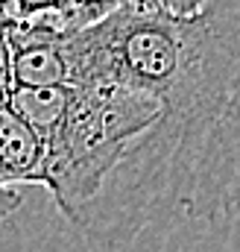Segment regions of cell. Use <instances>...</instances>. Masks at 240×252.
Wrapping results in <instances>:
<instances>
[{
	"label": "cell",
	"mask_w": 240,
	"mask_h": 252,
	"mask_svg": "<svg viewBox=\"0 0 240 252\" xmlns=\"http://www.w3.org/2000/svg\"><path fill=\"white\" fill-rule=\"evenodd\" d=\"M61 56L64 85L115 82L152 103L147 132L76 229L126 241L240 214V0H202L190 12L126 0L61 35Z\"/></svg>",
	"instance_id": "obj_1"
},
{
	"label": "cell",
	"mask_w": 240,
	"mask_h": 252,
	"mask_svg": "<svg viewBox=\"0 0 240 252\" xmlns=\"http://www.w3.org/2000/svg\"><path fill=\"white\" fill-rule=\"evenodd\" d=\"M44 147L32 126L12 103H0V188L21 190L24 185H41Z\"/></svg>",
	"instance_id": "obj_2"
},
{
	"label": "cell",
	"mask_w": 240,
	"mask_h": 252,
	"mask_svg": "<svg viewBox=\"0 0 240 252\" xmlns=\"http://www.w3.org/2000/svg\"><path fill=\"white\" fill-rule=\"evenodd\" d=\"M85 0H0L6 30H35L61 35V18L70 6Z\"/></svg>",
	"instance_id": "obj_3"
},
{
	"label": "cell",
	"mask_w": 240,
	"mask_h": 252,
	"mask_svg": "<svg viewBox=\"0 0 240 252\" xmlns=\"http://www.w3.org/2000/svg\"><path fill=\"white\" fill-rule=\"evenodd\" d=\"M12 79H9V41H6V24L0 21V103L9 100Z\"/></svg>",
	"instance_id": "obj_4"
}]
</instances>
